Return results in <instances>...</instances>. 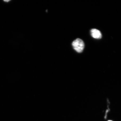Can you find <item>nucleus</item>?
I'll return each instance as SVG.
<instances>
[{
  "mask_svg": "<svg viewBox=\"0 0 121 121\" xmlns=\"http://www.w3.org/2000/svg\"><path fill=\"white\" fill-rule=\"evenodd\" d=\"M72 45L74 49L78 53L82 52L84 47V42L80 39H77L74 40L72 42Z\"/></svg>",
  "mask_w": 121,
  "mask_h": 121,
  "instance_id": "1",
  "label": "nucleus"
},
{
  "mask_svg": "<svg viewBox=\"0 0 121 121\" xmlns=\"http://www.w3.org/2000/svg\"><path fill=\"white\" fill-rule=\"evenodd\" d=\"M91 34L92 37L95 39H99L102 38V34L100 31L97 29H91Z\"/></svg>",
  "mask_w": 121,
  "mask_h": 121,
  "instance_id": "2",
  "label": "nucleus"
},
{
  "mask_svg": "<svg viewBox=\"0 0 121 121\" xmlns=\"http://www.w3.org/2000/svg\"><path fill=\"white\" fill-rule=\"evenodd\" d=\"M4 1H5V2H9V1L10 0H4Z\"/></svg>",
  "mask_w": 121,
  "mask_h": 121,
  "instance_id": "3",
  "label": "nucleus"
},
{
  "mask_svg": "<svg viewBox=\"0 0 121 121\" xmlns=\"http://www.w3.org/2000/svg\"><path fill=\"white\" fill-rule=\"evenodd\" d=\"M111 121V120H109V121Z\"/></svg>",
  "mask_w": 121,
  "mask_h": 121,
  "instance_id": "4",
  "label": "nucleus"
}]
</instances>
